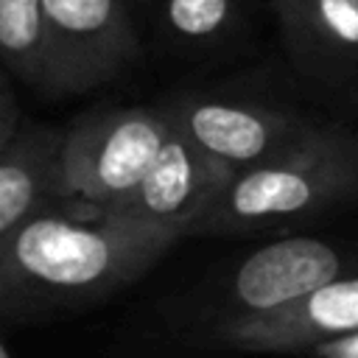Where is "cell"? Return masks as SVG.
<instances>
[{
  "label": "cell",
  "mask_w": 358,
  "mask_h": 358,
  "mask_svg": "<svg viewBox=\"0 0 358 358\" xmlns=\"http://www.w3.org/2000/svg\"><path fill=\"white\" fill-rule=\"evenodd\" d=\"M176 238L117 215L50 207L0 238V308L95 299L140 280Z\"/></svg>",
  "instance_id": "cell-1"
},
{
  "label": "cell",
  "mask_w": 358,
  "mask_h": 358,
  "mask_svg": "<svg viewBox=\"0 0 358 358\" xmlns=\"http://www.w3.org/2000/svg\"><path fill=\"white\" fill-rule=\"evenodd\" d=\"M358 201V129L316 123L299 143L232 173L190 235L260 232Z\"/></svg>",
  "instance_id": "cell-2"
},
{
  "label": "cell",
  "mask_w": 358,
  "mask_h": 358,
  "mask_svg": "<svg viewBox=\"0 0 358 358\" xmlns=\"http://www.w3.org/2000/svg\"><path fill=\"white\" fill-rule=\"evenodd\" d=\"M171 123L159 106H106L64 129L62 207L112 215L157 162Z\"/></svg>",
  "instance_id": "cell-3"
},
{
  "label": "cell",
  "mask_w": 358,
  "mask_h": 358,
  "mask_svg": "<svg viewBox=\"0 0 358 358\" xmlns=\"http://www.w3.org/2000/svg\"><path fill=\"white\" fill-rule=\"evenodd\" d=\"M157 106L182 137L232 173L268 162L319 123L280 103L215 92H185Z\"/></svg>",
  "instance_id": "cell-4"
},
{
  "label": "cell",
  "mask_w": 358,
  "mask_h": 358,
  "mask_svg": "<svg viewBox=\"0 0 358 358\" xmlns=\"http://www.w3.org/2000/svg\"><path fill=\"white\" fill-rule=\"evenodd\" d=\"M50 98L115 81L140 59V31L126 0H45Z\"/></svg>",
  "instance_id": "cell-5"
},
{
  "label": "cell",
  "mask_w": 358,
  "mask_h": 358,
  "mask_svg": "<svg viewBox=\"0 0 358 358\" xmlns=\"http://www.w3.org/2000/svg\"><path fill=\"white\" fill-rule=\"evenodd\" d=\"M338 277H344V255L338 246L305 235L271 241L235 266L218 324L277 313Z\"/></svg>",
  "instance_id": "cell-6"
},
{
  "label": "cell",
  "mask_w": 358,
  "mask_h": 358,
  "mask_svg": "<svg viewBox=\"0 0 358 358\" xmlns=\"http://www.w3.org/2000/svg\"><path fill=\"white\" fill-rule=\"evenodd\" d=\"M229 179L232 171L227 165L199 151L171 126L157 162L112 215L171 232L176 241L190 238Z\"/></svg>",
  "instance_id": "cell-7"
},
{
  "label": "cell",
  "mask_w": 358,
  "mask_h": 358,
  "mask_svg": "<svg viewBox=\"0 0 358 358\" xmlns=\"http://www.w3.org/2000/svg\"><path fill=\"white\" fill-rule=\"evenodd\" d=\"M294 70L327 90L358 98V0L271 3Z\"/></svg>",
  "instance_id": "cell-8"
},
{
  "label": "cell",
  "mask_w": 358,
  "mask_h": 358,
  "mask_svg": "<svg viewBox=\"0 0 358 358\" xmlns=\"http://www.w3.org/2000/svg\"><path fill=\"white\" fill-rule=\"evenodd\" d=\"M350 333H358V274H344L277 313L224 322L215 327V341L246 352L305 355Z\"/></svg>",
  "instance_id": "cell-9"
},
{
  "label": "cell",
  "mask_w": 358,
  "mask_h": 358,
  "mask_svg": "<svg viewBox=\"0 0 358 358\" xmlns=\"http://www.w3.org/2000/svg\"><path fill=\"white\" fill-rule=\"evenodd\" d=\"M64 129L22 120L17 134L0 145V238L11 235L42 210L62 207Z\"/></svg>",
  "instance_id": "cell-10"
},
{
  "label": "cell",
  "mask_w": 358,
  "mask_h": 358,
  "mask_svg": "<svg viewBox=\"0 0 358 358\" xmlns=\"http://www.w3.org/2000/svg\"><path fill=\"white\" fill-rule=\"evenodd\" d=\"M159 39L185 56L227 48L246 25V0H151Z\"/></svg>",
  "instance_id": "cell-11"
},
{
  "label": "cell",
  "mask_w": 358,
  "mask_h": 358,
  "mask_svg": "<svg viewBox=\"0 0 358 358\" xmlns=\"http://www.w3.org/2000/svg\"><path fill=\"white\" fill-rule=\"evenodd\" d=\"M0 56L14 81L50 95V34L45 0H0Z\"/></svg>",
  "instance_id": "cell-12"
},
{
  "label": "cell",
  "mask_w": 358,
  "mask_h": 358,
  "mask_svg": "<svg viewBox=\"0 0 358 358\" xmlns=\"http://www.w3.org/2000/svg\"><path fill=\"white\" fill-rule=\"evenodd\" d=\"M22 109L17 103V92H14V78L8 73H3V81H0V145H6L17 129L22 126Z\"/></svg>",
  "instance_id": "cell-13"
},
{
  "label": "cell",
  "mask_w": 358,
  "mask_h": 358,
  "mask_svg": "<svg viewBox=\"0 0 358 358\" xmlns=\"http://www.w3.org/2000/svg\"><path fill=\"white\" fill-rule=\"evenodd\" d=\"M305 358H358V333L316 344L313 350L305 352Z\"/></svg>",
  "instance_id": "cell-14"
},
{
  "label": "cell",
  "mask_w": 358,
  "mask_h": 358,
  "mask_svg": "<svg viewBox=\"0 0 358 358\" xmlns=\"http://www.w3.org/2000/svg\"><path fill=\"white\" fill-rule=\"evenodd\" d=\"M134 11H148V6H151V0H126Z\"/></svg>",
  "instance_id": "cell-15"
},
{
  "label": "cell",
  "mask_w": 358,
  "mask_h": 358,
  "mask_svg": "<svg viewBox=\"0 0 358 358\" xmlns=\"http://www.w3.org/2000/svg\"><path fill=\"white\" fill-rule=\"evenodd\" d=\"M0 358H14V352H11V344H8V341H3V344H0Z\"/></svg>",
  "instance_id": "cell-16"
},
{
  "label": "cell",
  "mask_w": 358,
  "mask_h": 358,
  "mask_svg": "<svg viewBox=\"0 0 358 358\" xmlns=\"http://www.w3.org/2000/svg\"><path fill=\"white\" fill-rule=\"evenodd\" d=\"M271 3H280V0H271Z\"/></svg>",
  "instance_id": "cell-17"
}]
</instances>
